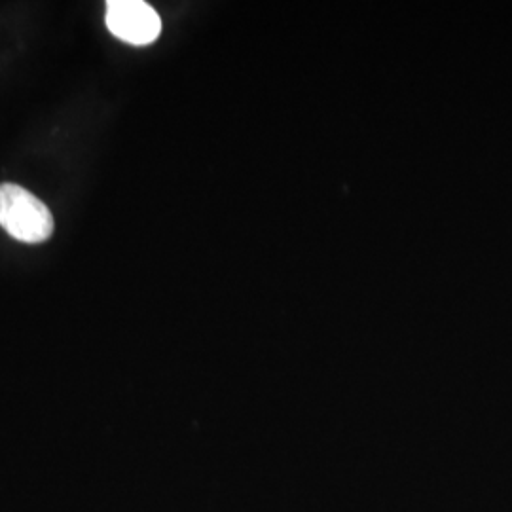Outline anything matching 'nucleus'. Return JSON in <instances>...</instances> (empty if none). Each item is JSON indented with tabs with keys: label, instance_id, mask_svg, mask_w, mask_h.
<instances>
[{
	"label": "nucleus",
	"instance_id": "obj_1",
	"mask_svg": "<svg viewBox=\"0 0 512 512\" xmlns=\"http://www.w3.org/2000/svg\"><path fill=\"white\" fill-rule=\"evenodd\" d=\"M0 226L23 243H42L54 232L48 205L18 184H0Z\"/></svg>",
	"mask_w": 512,
	"mask_h": 512
},
{
	"label": "nucleus",
	"instance_id": "obj_2",
	"mask_svg": "<svg viewBox=\"0 0 512 512\" xmlns=\"http://www.w3.org/2000/svg\"><path fill=\"white\" fill-rule=\"evenodd\" d=\"M105 21L114 37L133 46L152 44L162 33L158 12L141 0H109Z\"/></svg>",
	"mask_w": 512,
	"mask_h": 512
}]
</instances>
